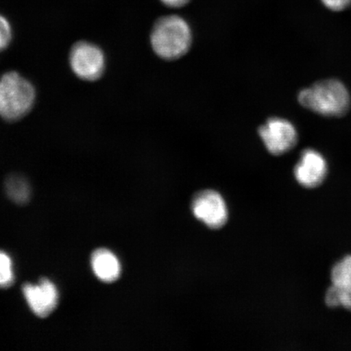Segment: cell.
Here are the masks:
<instances>
[{"label": "cell", "mask_w": 351, "mask_h": 351, "mask_svg": "<svg viewBox=\"0 0 351 351\" xmlns=\"http://www.w3.org/2000/svg\"><path fill=\"white\" fill-rule=\"evenodd\" d=\"M192 32L185 19L177 15L160 17L153 26L151 43L153 51L165 60L183 56L191 46Z\"/></svg>", "instance_id": "1"}, {"label": "cell", "mask_w": 351, "mask_h": 351, "mask_svg": "<svg viewBox=\"0 0 351 351\" xmlns=\"http://www.w3.org/2000/svg\"><path fill=\"white\" fill-rule=\"evenodd\" d=\"M6 194L10 200L19 205H25L32 199V187L24 176L12 174L5 182Z\"/></svg>", "instance_id": "11"}, {"label": "cell", "mask_w": 351, "mask_h": 351, "mask_svg": "<svg viewBox=\"0 0 351 351\" xmlns=\"http://www.w3.org/2000/svg\"><path fill=\"white\" fill-rule=\"evenodd\" d=\"M92 270L105 283H112L120 278L121 265L116 254L108 249L99 248L92 253Z\"/></svg>", "instance_id": "10"}, {"label": "cell", "mask_w": 351, "mask_h": 351, "mask_svg": "<svg viewBox=\"0 0 351 351\" xmlns=\"http://www.w3.org/2000/svg\"><path fill=\"white\" fill-rule=\"evenodd\" d=\"M298 102L319 115L341 117L350 108V97L343 83L335 79H328L301 90Z\"/></svg>", "instance_id": "2"}, {"label": "cell", "mask_w": 351, "mask_h": 351, "mask_svg": "<svg viewBox=\"0 0 351 351\" xmlns=\"http://www.w3.org/2000/svg\"><path fill=\"white\" fill-rule=\"evenodd\" d=\"M22 293L30 310L39 318L49 317L59 304L58 289L46 278L40 279L36 285L25 284Z\"/></svg>", "instance_id": "6"}, {"label": "cell", "mask_w": 351, "mask_h": 351, "mask_svg": "<svg viewBox=\"0 0 351 351\" xmlns=\"http://www.w3.org/2000/svg\"><path fill=\"white\" fill-rule=\"evenodd\" d=\"M69 64L77 77L92 82L98 80L103 75L106 59L99 47L94 43L82 41L72 47Z\"/></svg>", "instance_id": "4"}, {"label": "cell", "mask_w": 351, "mask_h": 351, "mask_svg": "<svg viewBox=\"0 0 351 351\" xmlns=\"http://www.w3.org/2000/svg\"><path fill=\"white\" fill-rule=\"evenodd\" d=\"M36 90L32 83L16 72L0 78V117L7 121L21 119L32 111Z\"/></svg>", "instance_id": "3"}, {"label": "cell", "mask_w": 351, "mask_h": 351, "mask_svg": "<svg viewBox=\"0 0 351 351\" xmlns=\"http://www.w3.org/2000/svg\"><path fill=\"white\" fill-rule=\"evenodd\" d=\"M324 5L335 12L345 10L351 4V0H322Z\"/></svg>", "instance_id": "14"}, {"label": "cell", "mask_w": 351, "mask_h": 351, "mask_svg": "<svg viewBox=\"0 0 351 351\" xmlns=\"http://www.w3.org/2000/svg\"><path fill=\"white\" fill-rule=\"evenodd\" d=\"M258 134L267 150L275 156L291 151L298 142L295 127L283 118H270L258 130Z\"/></svg>", "instance_id": "5"}, {"label": "cell", "mask_w": 351, "mask_h": 351, "mask_svg": "<svg viewBox=\"0 0 351 351\" xmlns=\"http://www.w3.org/2000/svg\"><path fill=\"white\" fill-rule=\"evenodd\" d=\"M167 7L178 8L185 6L190 0H160Z\"/></svg>", "instance_id": "15"}, {"label": "cell", "mask_w": 351, "mask_h": 351, "mask_svg": "<svg viewBox=\"0 0 351 351\" xmlns=\"http://www.w3.org/2000/svg\"><path fill=\"white\" fill-rule=\"evenodd\" d=\"M192 210L195 216L213 229H218L225 225L227 208L221 195L214 191L199 193L193 200Z\"/></svg>", "instance_id": "8"}, {"label": "cell", "mask_w": 351, "mask_h": 351, "mask_svg": "<svg viewBox=\"0 0 351 351\" xmlns=\"http://www.w3.org/2000/svg\"><path fill=\"white\" fill-rule=\"evenodd\" d=\"M12 38V26L5 17L0 15V51L10 46Z\"/></svg>", "instance_id": "13"}, {"label": "cell", "mask_w": 351, "mask_h": 351, "mask_svg": "<svg viewBox=\"0 0 351 351\" xmlns=\"http://www.w3.org/2000/svg\"><path fill=\"white\" fill-rule=\"evenodd\" d=\"M293 173L301 186L309 189L318 187L326 178L327 162L319 152L306 149L302 152Z\"/></svg>", "instance_id": "9"}, {"label": "cell", "mask_w": 351, "mask_h": 351, "mask_svg": "<svg viewBox=\"0 0 351 351\" xmlns=\"http://www.w3.org/2000/svg\"><path fill=\"white\" fill-rule=\"evenodd\" d=\"M14 282L12 258L6 252L0 251V288H10Z\"/></svg>", "instance_id": "12"}, {"label": "cell", "mask_w": 351, "mask_h": 351, "mask_svg": "<svg viewBox=\"0 0 351 351\" xmlns=\"http://www.w3.org/2000/svg\"><path fill=\"white\" fill-rule=\"evenodd\" d=\"M331 282L326 295L327 306L332 308L342 306L351 311V256L344 257L333 266Z\"/></svg>", "instance_id": "7"}]
</instances>
